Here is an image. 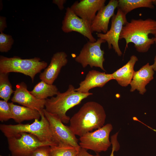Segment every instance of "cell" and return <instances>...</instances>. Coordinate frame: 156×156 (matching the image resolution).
Masks as SVG:
<instances>
[{
  "instance_id": "26",
  "label": "cell",
  "mask_w": 156,
  "mask_h": 156,
  "mask_svg": "<svg viewBox=\"0 0 156 156\" xmlns=\"http://www.w3.org/2000/svg\"><path fill=\"white\" fill-rule=\"evenodd\" d=\"M31 156H51L50 146H43L38 147L33 152Z\"/></svg>"
},
{
  "instance_id": "2",
  "label": "cell",
  "mask_w": 156,
  "mask_h": 156,
  "mask_svg": "<svg viewBox=\"0 0 156 156\" xmlns=\"http://www.w3.org/2000/svg\"><path fill=\"white\" fill-rule=\"evenodd\" d=\"M156 32V20L151 18L132 19L123 27L120 39L126 41L125 49L129 43H132L136 50L140 53L147 52L155 43L154 38H149V34Z\"/></svg>"
},
{
  "instance_id": "17",
  "label": "cell",
  "mask_w": 156,
  "mask_h": 156,
  "mask_svg": "<svg viewBox=\"0 0 156 156\" xmlns=\"http://www.w3.org/2000/svg\"><path fill=\"white\" fill-rule=\"evenodd\" d=\"M154 71L152 65L148 63L139 70L135 71L130 84V91L137 90L140 94H144L146 91V86L153 79Z\"/></svg>"
},
{
  "instance_id": "12",
  "label": "cell",
  "mask_w": 156,
  "mask_h": 156,
  "mask_svg": "<svg viewBox=\"0 0 156 156\" xmlns=\"http://www.w3.org/2000/svg\"><path fill=\"white\" fill-rule=\"evenodd\" d=\"M13 103H17L23 106L36 110L40 113L44 109L46 99L37 98L29 91L23 82L18 83L11 99Z\"/></svg>"
},
{
  "instance_id": "31",
  "label": "cell",
  "mask_w": 156,
  "mask_h": 156,
  "mask_svg": "<svg viewBox=\"0 0 156 156\" xmlns=\"http://www.w3.org/2000/svg\"><path fill=\"white\" fill-rule=\"evenodd\" d=\"M115 151V147L114 145L112 144V149L111 153L109 156H114V152Z\"/></svg>"
},
{
  "instance_id": "14",
  "label": "cell",
  "mask_w": 156,
  "mask_h": 156,
  "mask_svg": "<svg viewBox=\"0 0 156 156\" xmlns=\"http://www.w3.org/2000/svg\"><path fill=\"white\" fill-rule=\"evenodd\" d=\"M105 0H81L70 7L78 16L91 24L97 12L105 5Z\"/></svg>"
},
{
  "instance_id": "5",
  "label": "cell",
  "mask_w": 156,
  "mask_h": 156,
  "mask_svg": "<svg viewBox=\"0 0 156 156\" xmlns=\"http://www.w3.org/2000/svg\"><path fill=\"white\" fill-rule=\"evenodd\" d=\"M47 66V63L35 57L23 59L18 56L7 57L0 56V73H19L29 76L32 82L37 74Z\"/></svg>"
},
{
  "instance_id": "28",
  "label": "cell",
  "mask_w": 156,
  "mask_h": 156,
  "mask_svg": "<svg viewBox=\"0 0 156 156\" xmlns=\"http://www.w3.org/2000/svg\"><path fill=\"white\" fill-rule=\"evenodd\" d=\"M66 1V0H53V3L57 5L60 10H62L64 8V4Z\"/></svg>"
},
{
  "instance_id": "21",
  "label": "cell",
  "mask_w": 156,
  "mask_h": 156,
  "mask_svg": "<svg viewBox=\"0 0 156 156\" xmlns=\"http://www.w3.org/2000/svg\"><path fill=\"white\" fill-rule=\"evenodd\" d=\"M59 92L55 85L41 80L30 91L35 97L40 99H46L48 97L54 96L57 95Z\"/></svg>"
},
{
  "instance_id": "11",
  "label": "cell",
  "mask_w": 156,
  "mask_h": 156,
  "mask_svg": "<svg viewBox=\"0 0 156 156\" xmlns=\"http://www.w3.org/2000/svg\"><path fill=\"white\" fill-rule=\"evenodd\" d=\"M62 24L61 29L64 33L76 32L88 38L90 42L96 40L92 34L91 24L77 16L70 7L67 8Z\"/></svg>"
},
{
  "instance_id": "6",
  "label": "cell",
  "mask_w": 156,
  "mask_h": 156,
  "mask_svg": "<svg viewBox=\"0 0 156 156\" xmlns=\"http://www.w3.org/2000/svg\"><path fill=\"white\" fill-rule=\"evenodd\" d=\"M7 140L12 156H31L33 152L39 146L56 145L41 142L34 135L23 132L8 138Z\"/></svg>"
},
{
  "instance_id": "25",
  "label": "cell",
  "mask_w": 156,
  "mask_h": 156,
  "mask_svg": "<svg viewBox=\"0 0 156 156\" xmlns=\"http://www.w3.org/2000/svg\"><path fill=\"white\" fill-rule=\"evenodd\" d=\"M12 112L8 102L3 100H0V121H7L12 119Z\"/></svg>"
},
{
  "instance_id": "24",
  "label": "cell",
  "mask_w": 156,
  "mask_h": 156,
  "mask_svg": "<svg viewBox=\"0 0 156 156\" xmlns=\"http://www.w3.org/2000/svg\"><path fill=\"white\" fill-rule=\"evenodd\" d=\"M14 42L12 36L3 32L0 34V51L1 53H6L11 49Z\"/></svg>"
},
{
  "instance_id": "4",
  "label": "cell",
  "mask_w": 156,
  "mask_h": 156,
  "mask_svg": "<svg viewBox=\"0 0 156 156\" xmlns=\"http://www.w3.org/2000/svg\"><path fill=\"white\" fill-rule=\"evenodd\" d=\"M40 113V120L36 119L30 124H1L0 125V130L7 138L20 133H26L34 135L41 142H50L57 144L54 142L49 122L43 111Z\"/></svg>"
},
{
  "instance_id": "30",
  "label": "cell",
  "mask_w": 156,
  "mask_h": 156,
  "mask_svg": "<svg viewBox=\"0 0 156 156\" xmlns=\"http://www.w3.org/2000/svg\"><path fill=\"white\" fill-rule=\"evenodd\" d=\"M151 65L153 70L156 71V55L154 59V63Z\"/></svg>"
},
{
  "instance_id": "27",
  "label": "cell",
  "mask_w": 156,
  "mask_h": 156,
  "mask_svg": "<svg viewBox=\"0 0 156 156\" xmlns=\"http://www.w3.org/2000/svg\"><path fill=\"white\" fill-rule=\"evenodd\" d=\"M7 27L6 18L1 16H0V32H3Z\"/></svg>"
},
{
  "instance_id": "18",
  "label": "cell",
  "mask_w": 156,
  "mask_h": 156,
  "mask_svg": "<svg viewBox=\"0 0 156 156\" xmlns=\"http://www.w3.org/2000/svg\"><path fill=\"white\" fill-rule=\"evenodd\" d=\"M138 60L136 56L132 55L126 64L112 74L113 79L122 86H127L131 81L135 72L134 66Z\"/></svg>"
},
{
  "instance_id": "29",
  "label": "cell",
  "mask_w": 156,
  "mask_h": 156,
  "mask_svg": "<svg viewBox=\"0 0 156 156\" xmlns=\"http://www.w3.org/2000/svg\"><path fill=\"white\" fill-rule=\"evenodd\" d=\"M77 156H101L98 154L93 155L90 154L84 148H81L79 149Z\"/></svg>"
},
{
  "instance_id": "7",
  "label": "cell",
  "mask_w": 156,
  "mask_h": 156,
  "mask_svg": "<svg viewBox=\"0 0 156 156\" xmlns=\"http://www.w3.org/2000/svg\"><path fill=\"white\" fill-rule=\"evenodd\" d=\"M113 129L112 125L107 123L94 131L85 133L79 138L80 146L97 153L107 151L112 144L109 136Z\"/></svg>"
},
{
  "instance_id": "20",
  "label": "cell",
  "mask_w": 156,
  "mask_h": 156,
  "mask_svg": "<svg viewBox=\"0 0 156 156\" xmlns=\"http://www.w3.org/2000/svg\"><path fill=\"white\" fill-rule=\"evenodd\" d=\"M156 0H118L117 7L126 14L135 9L146 8L153 9Z\"/></svg>"
},
{
  "instance_id": "1",
  "label": "cell",
  "mask_w": 156,
  "mask_h": 156,
  "mask_svg": "<svg viewBox=\"0 0 156 156\" xmlns=\"http://www.w3.org/2000/svg\"><path fill=\"white\" fill-rule=\"evenodd\" d=\"M106 117L102 105L94 101H88L70 118L69 127L75 135L80 137L103 127Z\"/></svg>"
},
{
  "instance_id": "15",
  "label": "cell",
  "mask_w": 156,
  "mask_h": 156,
  "mask_svg": "<svg viewBox=\"0 0 156 156\" xmlns=\"http://www.w3.org/2000/svg\"><path fill=\"white\" fill-rule=\"evenodd\" d=\"M67 54L64 51L58 52L54 54L49 65L40 73V79L47 83L53 84L62 68L67 63Z\"/></svg>"
},
{
  "instance_id": "3",
  "label": "cell",
  "mask_w": 156,
  "mask_h": 156,
  "mask_svg": "<svg viewBox=\"0 0 156 156\" xmlns=\"http://www.w3.org/2000/svg\"><path fill=\"white\" fill-rule=\"evenodd\" d=\"M72 85L63 93L59 92L55 96L46 99L45 109L57 116L64 123L69 122L70 118L66 114L70 109L78 105L84 99L92 94L91 93H83L75 90Z\"/></svg>"
},
{
  "instance_id": "19",
  "label": "cell",
  "mask_w": 156,
  "mask_h": 156,
  "mask_svg": "<svg viewBox=\"0 0 156 156\" xmlns=\"http://www.w3.org/2000/svg\"><path fill=\"white\" fill-rule=\"evenodd\" d=\"M11 108L14 120L21 123L25 120L39 119L40 114L38 111L24 106L14 104L13 102L8 103Z\"/></svg>"
},
{
  "instance_id": "9",
  "label": "cell",
  "mask_w": 156,
  "mask_h": 156,
  "mask_svg": "<svg viewBox=\"0 0 156 156\" xmlns=\"http://www.w3.org/2000/svg\"><path fill=\"white\" fill-rule=\"evenodd\" d=\"M43 111L49 122L55 143L57 144H66L79 149L81 147L76 135L69 126L65 125L58 117L48 112L44 109Z\"/></svg>"
},
{
  "instance_id": "23",
  "label": "cell",
  "mask_w": 156,
  "mask_h": 156,
  "mask_svg": "<svg viewBox=\"0 0 156 156\" xmlns=\"http://www.w3.org/2000/svg\"><path fill=\"white\" fill-rule=\"evenodd\" d=\"M9 74L0 73V98L7 102L14 92L9 79Z\"/></svg>"
},
{
  "instance_id": "13",
  "label": "cell",
  "mask_w": 156,
  "mask_h": 156,
  "mask_svg": "<svg viewBox=\"0 0 156 156\" xmlns=\"http://www.w3.org/2000/svg\"><path fill=\"white\" fill-rule=\"evenodd\" d=\"M118 0H110L108 4L100 9L92 21L90 28L92 33L105 34L108 31L109 21L117 8Z\"/></svg>"
},
{
  "instance_id": "32",
  "label": "cell",
  "mask_w": 156,
  "mask_h": 156,
  "mask_svg": "<svg viewBox=\"0 0 156 156\" xmlns=\"http://www.w3.org/2000/svg\"><path fill=\"white\" fill-rule=\"evenodd\" d=\"M154 35V39L155 43L156 44V32Z\"/></svg>"
},
{
  "instance_id": "10",
  "label": "cell",
  "mask_w": 156,
  "mask_h": 156,
  "mask_svg": "<svg viewBox=\"0 0 156 156\" xmlns=\"http://www.w3.org/2000/svg\"><path fill=\"white\" fill-rule=\"evenodd\" d=\"M116 14H114L111 19V27L105 34L97 33V37L107 42L108 47H112L118 55L121 56L122 52L119 48L118 41L123 27L128 22L126 14L120 9L118 8Z\"/></svg>"
},
{
  "instance_id": "8",
  "label": "cell",
  "mask_w": 156,
  "mask_h": 156,
  "mask_svg": "<svg viewBox=\"0 0 156 156\" xmlns=\"http://www.w3.org/2000/svg\"><path fill=\"white\" fill-rule=\"evenodd\" d=\"M105 42V40L100 38L94 42H88L75 58V61L81 64L83 68L89 65L91 68L99 67L105 71L103 66L104 51L101 48V44Z\"/></svg>"
},
{
  "instance_id": "16",
  "label": "cell",
  "mask_w": 156,
  "mask_h": 156,
  "mask_svg": "<svg viewBox=\"0 0 156 156\" xmlns=\"http://www.w3.org/2000/svg\"><path fill=\"white\" fill-rule=\"evenodd\" d=\"M113 79L112 74L106 73L94 70L89 71L85 79L80 82L75 90L80 93H88L96 87H103L108 81Z\"/></svg>"
},
{
  "instance_id": "22",
  "label": "cell",
  "mask_w": 156,
  "mask_h": 156,
  "mask_svg": "<svg viewBox=\"0 0 156 156\" xmlns=\"http://www.w3.org/2000/svg\"><path fill=\"white\" fill-rule=\"evenodd\" d=\"M79 149L68 144L59 143L50 146L51 155V156H77Z\"/></svg>"
},
{
  "instance_id": "33",
  "label": "cell",
  "mask_w": 156,
  "mask_h": 156,
  "mask_svg": "<svg viewBox=\"0 0 156 156\" xmlns=\"http://www.w3.org/2000/svg\"><path fill=\"white\" fill-rule=\"evenodd\" d=\"M112 144H113V143H112Z\"/></svg>"
}]
</instances>
